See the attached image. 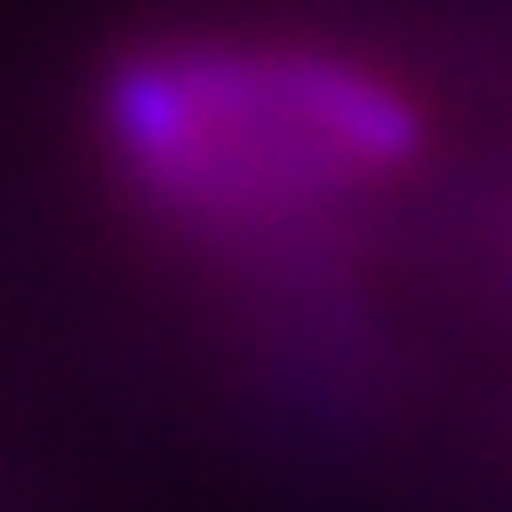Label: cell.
I'll use <instances>...</instances> for the list:
<instances>
[{
	"mask_svg": "<svg viewBox=\"0 0 512 512\" xmlns=\"http://www.w3.org/2000/svg\"><path fill=\"white\" fill-rule=\"evenodd\" d=\"M109 148L135 192L231 256L308 263L423 160L384 71L282 39H192L109 77Z\"/></svg>",
	"mask_w": 512,
	"mask_h": 512,
	"instance_id": "1",
	"label": "cell"
}]
</instances>
